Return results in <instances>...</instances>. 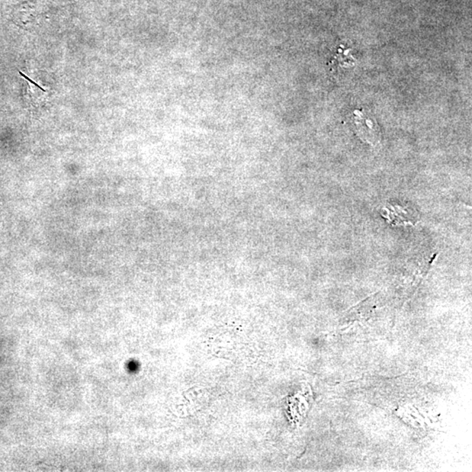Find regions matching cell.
Returning a JSON list of instances; mask_svg holds the SVG:
<instances>
[{
	"mask_svg": "<svg viewBox=\"0 0 472 472\" xmlns=\"http://www.w3.org/2000/svg\"><path fill=\"white\" fill-rule=\"evenodd\" d=\"M356 133L363 142L374 146L380 142V130L374 121L363 115L361 111H355Z\"/></svg>",
	"mask_w": 472,
	"mask_h": 472,
	"instance_id": "obj_1",
	"label": "cell"
},
{
	"mask_svg": "<svg viewBox=\"0 0 472 472\" xmlns=\"http://www.w3.org/2000/svg\"><path fill=\"white\" fill-rule=\"evenodd\" d=\"M382 215L393 225H414L416 223V215L409 208L401 205H387L384 207Z\"/></svg>",
	"mask_w": 472,
	"mask_h": 472,
	"instance_id": "obj_2",
	"label": "cell"
}]
</instances>
